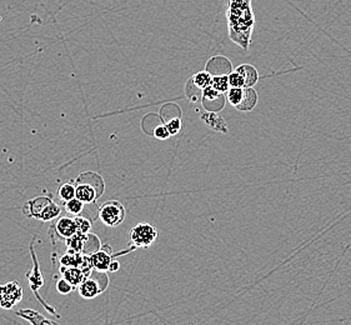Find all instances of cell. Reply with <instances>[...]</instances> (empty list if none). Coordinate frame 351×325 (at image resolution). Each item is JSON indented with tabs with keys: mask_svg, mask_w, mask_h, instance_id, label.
<instances>
[{
	"mask_svg": "<svg viewBox=\"0 0 351 325\" xmlns=\"http://www.w3.org/2000/svg\"><path fill=\"white\" fill-rule=\"evenodd\" d=\"M243 97H244V88H230L229 92L226 93L228 101L234 108H238L240 106Z\"/></svg>",
	"mask_w": 351,
	"mask_h": 325,
	"instance_id": "cell-21",
	"label": "cell"
},
{
	"mask_svg": "<svg viewBox=\"0 0 351 325\" xmlns=\"http://www.w3.org/2000/svg\"><path fill=\"white\" fill-rule=\"evenodd\" d=\"M73 289H74V287H73L69 282H66L64 278L56 282V290H58L60 294H64V296L71 294Z\"/></svg>",
	"mask_w": 351,
	"mask_h": 325,
	"instance_id": "cell-27",
	"label": "cell"
},
{
	"mask_svg": "<svg viewBox=\"0 0 351 325\" xmlns=\"http://www.w3.org/2000/svg\"><path fill=\"white\" fill-rule=\"evenodd\" d=\"M58 195L59 198L64 202H69L71 199L77 198V189H75V184L65 183L58 189Z\"/></svg>",
	"mask_w": 351,
	"mask_h": 325,
	"instance_id": "cell-19",
	"label": "cell"
},
{
	"mask_svg": "<svg viewBox=\"0 0 351 325\" xmlns=\"http://www.w3.org/2000/svg\"><path fill=\"white\" fill-rule=\"evenodd\" d=\"M211 86L214 89H217L218 92L226 94L229 92V89L232 88L229 83V75H218V77H213V84Z\"/></svg>",
	"mask_w": 351,
	"mask_h": 325,
	"instance_id": "cell-20",
	"label": "cell"
},
{
	"mask_svg": "<svg viewBox=\"0 0 351 325\" xmlns=\"http://www.w3.org/2000/svg\"><path fill=\"white\" fill-rule=\"evenodd\" d=\"M84 203L77 198L71 199L69 202H65V209L66 212L74 214V215H79L80 213L84 210Z\"/></svg>",
	"mask_w": 351,
	"mask_h": 325,
	"instance_id": "cell-22",
	"label": "cell"
},
{
	"mask_svg": "<svg viewBox=\"0 0 351 325\" xmlns=\"http://www.w3.org/2000/svg\"><path fill=\"white\" fill-rule=\"evenodd\" d=\"M85 241H86V235L77 233L69 239H66V245L71 253H80L83 250Z\"/></svg>",
	"mask_w": 351,
	"mask_h": 325,
	"instance_id": "cell-16",
	"label": "cell"
},
{
	"mask_svg": "<svg viewBox=\"0 0 351 325\" xmlns=\"http://www.w3.org/2000/svg\"><path fill=\"white\" fill-rule=\"evenodd\" d=\"M202 103L206 112L218 113L225 106V94L218 92L213 86H209L203 91Z\"/></svg>",
	"mask_w": 351,
	"mask_h": 325,
	"instance_id": "cell-7",
	"label": "cell"
},
{
	"mask_svg": "<svg viewBox=\"0 0 351 325\" xmlns=\"http://www.w3.org/2000/svg\"><path fill=\"white\" fill-rule=\"evenodd\" d=\"M23 298V290L16 282L0 285V306L10 309L18 304Z\"/></svg>",
	"mask_w": 351,
	"mask_h": 325,
	"instance_id": "cell-6",
	"label": "cell"
},
{
	"mask_svg": "<svg viewBox=\"0 0 351 325\" xmlns=\"http://www.w3.org/2000/svg\"><path fill=\"white\" fill-rule=\"evenodd\" d=\"M92 259L93 268L98 272H109L110 265H112V255L106 253V250H98L94 254L90 255Z\"/></svg>",
	"mask_w": 351,
	"mask_h": 325,
	"instance_id": "cell-12",
	"label": "cell"
},
{
	"mask_svg": "<svg viewBox=\"0 0 351 325\" xmlns=\"http://www.w3.org/2000/svg\"><path fill=\"white\" fill-rule=\"evenodd\" d=\"M164 124H165L167 128H168L169 133H170V135L179 134V132L182 130V127H183L182 118H174V119L167 121V123H164Z\"/></svg>",
	"mask_w": 351,
	"mask_h": 325,
	"instance_id": "cell-24",
	"label": "cell"
},
{
	"mask_svg": "<svg viewBox=\"0 0 351 325\" xmlns=\"http://www.w3.org/2000/svg\"><path fill=\"white\" fill-rule=\"evenodd\" d=\"M258 104V93L254 91V88H244V97L237 108L240 112H250Z\"/></svg>",
	"mask_w": 351,
	"mask_h": 325,
	"instance_id": "cell-14",
	"label": "cell"
},
{
	"mask_svg": "<svg viewBox=\"0 0 351 325\" xmlns=\"http://www.w3.org/2000/svg\"><path fill=\"white\" fill-rule=\"evenodd\" d=\"M229 83L232 88H245V78L239 71H232L229 74Z\"/></svg>",
	"mask_w": 351,
	"mask_h": 325,
	"instance_id": "cell-23",
	"label": "cell"
},
{
	"mask_svg": "<svg viewBox=\"0 0 351 325\" xmlns=\"http://www.w3.org/2000/svg\"><path fill=\"white\" fill-rule=\"evenodd\" d=\"M77 291H79L80 297H83L84 299H94V298L98 297L103 290L97 280L88 276V278H85L84 282L77 287Z\"/></svg>",
	"mask_w": 351,
	"mask_h": 325,
	"instance_id": "cell-11",
	"label": "cell"
},
{
	"mask_svg": "<svg viewBox=\"0 0 351 325\" xmlns=\"http://www.w3.org/2000/svg\"><path fill=\"white\" fill-rule=\"evenodd\" d=\"M200 118H202V121H203L208 127L211 128V129L215 130V132L226 134L228 130H229L226 121H225L221 117H219L218 114L215 113V112H204V113L200 115Z\"/></svg>",
	"mask_w": 351,
	"mask_h": 325,
	"instance_id": "cell-10",
	"label": "cell"
},
{
	"mask_svg": "<svg viewBox=\"0 0 351 325\" xmlns=\"http://www.w3.org/2000/svg\"><path fill=\"white\" fill-rule=\"evenodd\" d=\"M60 206L47 197L32 199L23 208V213L28 218H34L43 221L56 219L60 215Z\"/></svg>",
	"mask_w": 351,
	"mask_h": 325,
	"instance_id": "cell-3",
	"label": "cell"
},
{
	"mask_svg": "<svg viewBox=\"0 0 351 325\" xmlns=\"http://www.w3.org/2000/svg\"><path fill=\"white\" fill-rule=\"evenodd\" d=\"M119 269V263L118 262H112V265H110V269H109V272H117Z\"/></svg>",
	"mask_w": 351,
	"mask_h": 325,
	"instance_id": "cell-28",
	"label": "cell"
},
{
	"mask_svg": "<svg viewBox=\"0 0 351 325\" xmlns=\"http://www.w3.org/2000/svg\"><path fill=\"white\" fill-rule=\"evenodd\" d=\"M191 80L194 82V84L197 85L199 89H206V88H209L213 84V75H211L209 71H202L197 73Z\"/></svg>",
	"mask_w": 351,
	"mask_h": 325,
	"instance_id": "cell-18",
	"label": "cell"
},
{
	"mask_svg": "<svg viewBox=\"0 0 351 325\" xmlns=\"http://www.w3.org/2000/svg\"><path fill=\"white\" fill-rule=\"evenodd\" d=\"M63 278L75 288L83 283L85 278L88 276H85L84 272L77 267H64Z\"/></svg>",
	"mask_w": 351,
	"mask_h": 325,
	"instance_id": "cell-13",
	"label": "cell"
},
{
	"mask_svg": "<svg viewBox=\"0 0 351 325\" xmlns=\"http://www.w3.org/2000/svg\"><path fill=\"white\" fill-rule=\"evenodd\" d=\"M99 218L106 226L115 228L125 219V209L118 200H110L100 206Z\"/></svg>",
	"mask_w": 351,
	"mask_h": 325,
	"instance_id": "cell-4",
	"label": "cell"
},
{
	"mask_svg": "<svg viewBox=\"0 0 351 325\" xmlns=\"http://www.w3.org/2000/svg\"><path fill=\"white\" fill-rule=\"evenodd\" d=\"M56 233L59 234L64 239H69L73 235L77 233L75 218H69V217L59 218L56 221Z\"/></svg>",
	"mask_w": 351,
	"mask_h": 325,
	"instance_id": "cell-9",
	"label": "cell"
},
{
	"mask_svg": "<svg viewBox=\"0 0 351 325\" xmlns=\"http://www.w3.org/2000/svg\"><path fill=\"white\" fill-rule=\"evenodd\" d=\"M75 221H77V233L85 234V235L89 233V230L92 228V223L89 220L82 218V217H77V218H75Z\"/></svg>",
	"mask_w": 351,
	"mask_h": 325,
	"instance_id": "cell-26",
	"label": "cell"
},
{
	"mask_svg": "<svg viewBox=\"0 0 351 325\" xmlns=\"http://www.w3.org/2000/svg\"><path fill=\"white\" fill-rule=\"evenodd\" d=\"M77 198L84 204L95 203L104 193V182L98 174L86 171L80 174L75 180Z\"/></svg>",
	"mask_w": 351,
	"mask_h": 325,
	"instance_id": "cell-2",
	"label": "cell"
},
{
	"mask_svg": "<svg viewBox=\"0 0 351 325\" xmlns=\"http://www.w3.org/2000/svg\"><path fill=\"white\" fill-rule=\"evenodd\" d=\"M158 239V229L149 223H139L130 232V241L136 248H149Z\"/></svg>",
	"mask_w": 351,
	"mask_h": 325,
	"instance_id": "cell-5",
	"label": "cell"
},
{
	"mask_svg": "<svg viewBox=\"0 0 351 325\" xmlns=\"http://www.w3.org/2000/svg\"><path fill=\"white\" fill-rule=\"evenodd\" d=\"M152 134L154 135L156 139H159V141H167L169 136H171L170 133H169L168 128L167 125L162 123V124H159V125H156V127L153 129V133Z\"/></svg>",
	"mask_w": 351,
	"mask_h": 325,
	"instance_id": "cell-25",
	"label": "cell"
},
{
	"mask_svg": "<svg viewBox=\"0 0 351 325\" xmlns=\"http://www.w3.org/2000/svg\"><path fill=\"white\" fill-rule=\"evenodd\" d=\"M205 71H209L213 77L229 75L232 71V63L228 58L217 56L211 58L210 60L206 63Z\"/></svg>",
	"mask_w": 351,
	"mask_h": 325,
	"instance_id": "cell-8",
	"label": "cell"
},
{
	"mask_svg": "<svg viewBox=\"0 0 351 325\" xmlns=\"http://www.w3.org/2000/svg\"><path fill=\"white\" fill-rule=\"evenodd\" d=\"M237 71L241 73L245 78V88H254V85L258 83L259 80V73L256 71V68L250 65V64H243L238 67Z\"/></svg>",
	"mask_w": 351,
	"mask_h": 325,
	"instance_id": "cell-15",
	"label": "cell"
},
{
	"mask_svg": "<svg viewBox=\"0 0 351 325\" xmlns=\"http://www.w3.org/2000/svg\"><path fill=\"white\" fill-rule=\"evenodd\" d=\"M252 3L253 0H228L226 21L229 38L243 50L249 49L252 44L255 25Z\"/></svg>",
	"mask_w": 351,
	"mask_h": 325,
	"instance_id": "cell-1",
	"label": "cell"
},
{
	"mask_svg": "<svg viewBox=\"0 0 351 325\" xmlns=\"http://www.w3.org/2000/svg\"><path fill=\"white\" fill-rule=\"evenodd\" d=\"M85 255L80 254V253H68V254L63 255L60 258V264L63 267H77L80 268V265L84 262Z\"/></svg>",
	"mask_w": 351,
	"mask_h": 325,
	"instance_id": "cell-17",
	"label": "cell"
}]
</instances>
